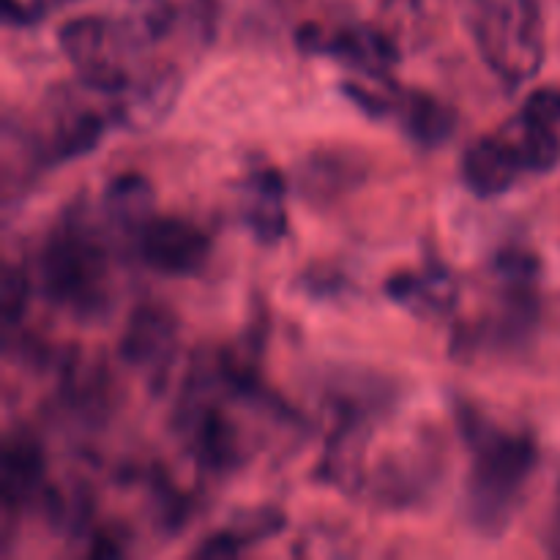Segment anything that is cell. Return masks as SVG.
Wrapping results in <instances>:
<instances>
[{
    "label": "cell",
    "instance_id": "1",
    "mask_svg": "<svg viewBox=\"0 0 560 560\" xmlns=\"http://www.w3.org/2000/svg\"><path fill=\"white\" fill-rule=\"evenodd\" d=\"M463 432L474 457L468 476V517L481 534H501L536 468V443L525 432L501 430L468 408L463 410Z\"/></svg>",
    "mask_w": 560,
    "mask_h": 560
},
{
    "label": "cell",
    "instance_id": "2",
    "mask_svg": "<svg viewBox=\"0 0 560 560\" xmlns=\"http://www.w3.org/2000/svg\"><path fill=\"white\" fill-rule=\"evenodd\" d=\"M470 31L485 63L509 88L539 71L545 25L536 0H474Z\"/></svg>",
    "mask_w": 560,
    "mask_h": 560
},
{
    "label": "cell",
    "instance_id": "3",
    "mask_svg": "<svg viewBox=\"0 0 560 560\" xmlns=\"http://www.w3.org/2000/svg\"><path fill=\"white\" fill-rule=\"evenodd\" d=\"M109 260L91 228L66 222L49 233L38 257V290L63 310L93 312L104 301Z\"/></svg>",
    "mask_w": 560,
    "mask_h": 560
},
{
    "label": "cell",
    "instance_id": "4",
    "mask_svg": "<svg viewBox=\"0 0 560 560\" xmlns=\"http://www.w3.org/2000/svg\"><path fill=\"white\" fill-rule=\"evenodd\" d=\"M295 42H299L304 52L331 55V58L353 66L355 71L377 82H388V71L399 60L392 38L372 25H355L326 33L315 22H306L295 33Z\"/></svg>",
    "mask_w": 560,
    "mask_h": 560
},
{
    "label": "cell",
    "instance_id": "5",
    "mask_svg": "<svg viewBox=\"0 0 560 560\" xmlns=\"http://www.w3.org/2000/svg\"><path fill=\"white\" fill-rule=\"evenodd\" d=\"M109 42V22L104 16L85 14L74 16V20L63 22L58 27V44L66 52V58L74 63L80 71L82 82L91 91L107 93H124L131 88V77L126 74L124 66L107 55Z\"/></svg>",
    "mask_w": 560,
    "mask_h": 560
},
{
    "label": "cell",
    "instance_id": "6",
    "mask_svg": "<svg viewBox=\"0 0 560 560\" xmlns=\"http://www.w3.org/2000/svg\"><path fill=\"white\" fill-rule=\"evenodd\" d=\"M145 266L164 277H195L211 257L206 230L180 217H153L137 235Z\"/></svg>",
    "mask_w": 560,
    "mask_h": 560
},
{
    "label": "cell",
    "instance_id": "7",
    "mask_svg": "<svg viewBox=\"0 0 560 560\" xmlns=\"http://www.w3.org/2000/svg\"><path fill=\"white\" fill-rule=\"evenodd\" d=\"M178 342V320L162 304H140L126 320L118 355L135 370H162Z\"/></svg>",
    "mask_w": 560,
    "mask_h": 560
},
{
    "label": "cell",
    "instance_id": "8",
    "mask_svg": "<svg viewBox=\"0 0 560 560\" xmlns=\"http://www.w3.org/2000/svg\"><path fill=\"white\" fill-rule=\"evenodd\" d=\"M366 173H370L366 156L355 148H320L304 159L295 180H299V191L304 200L315 202V206H328L337 197L364 184Z\"/></svg>",
    "mask_w": 560,
    "mask_h": 560
},
{
    "label": "cell",
    "instance_id": "9",
    "mask_svg": "<svg viewBox=\"0 0 560 560\" xmlns=\"http://www.w3.org/2000/svg\"><path fill=\"white\" fill-rule=\"evenodd\" d=\"M517 153L509 145L503 135H485L476 137L463 151L459 162V175L463 184L474 191L476 197H501L514 189V184L523 175Z\"/></svg>",
    "mask_w": 560,
    "mask_h": 560
},
{
    "label": "cell",
    "instance_id": "10",
    "mask_svg": "<svg viewBox=\"0 0 560 560\" xmlns=\"http://www.w3.org/2000/svg\"><path fill=\"white\" fill-rule=\"evenodd\" d=\"M284 197H288V184H284V175L279 170H255L244 180V211H241V219L249 228V233L262 244H273V241L284 238V233H288Z\"/></svg>",
    "mask_w": 560,
    "mask_h": 560
},
{
    "label": "cell",
    "instance_id": "11",
    "mask_svg": "<svg viewBox=\"0 0 560 560\" xmlns=\"http://www.w3.org/2000/svg\"><path fill=\"white\" fill-rule=\"evenodd\" d=\"M405 135L421 148H438L457 129V109L427 91H399L394 96Z\"/></svg>",
    "mask_w": 560,
    "mask_h": 560
},
{
    "label": "cell",
    "instance_id": "12",
    "mask_svg": "<svg viewBox=\"0 0 560 560\" xmlns=\"http://www.w3.org/2000/svg\"><path fill=\"white\" fill-rule=\"evenodd\" d=\"M44 487V454L31 435H11L0 459V495L5 506H25Z\"/></svg>",
    "mask_w": 560,
    "mask_h": 560
},
{
    "label": "cell",
    "instance_id": "13",
    "mask_svg": "<svg viewBox=\"0 0 560 560\" xmlns=\"http://www.w3.org/2000/svg\"><path fill=\"white\" fill-rule=\"evenodd\" d=\"M386 295L416 315H443L457 301V282L443 266H432L427 271L392 277L386 282Z\"/></svg>",
    "mask_w": 560,
    "mask_h": 560
},
{
    "label": "cell",
    "instance_id": "14",
    "mask_svg": "<svg viewBox=\"0 0 560 560\" xmlns=\"http://www.w3.org/2000/svg\"><path fill=\"white\" fill-rule=\"evenodd\" d=\"M153 186L142 173H120L104 189V213L124 233H142L153 219Z\"/></svg>",
    "mask_w": 560,
    "mask_h": 560
},
{
    "label": "cell",
    "instance_id": "15",
    "mask_svg": "<svg viewBox=\"0 0 560 560\" xmlns=\"http://www.w3.org/2000/svg\"><path fill=\"white\" fill-rule=\"evenodd\" d=\"M191 448L200 465L211 470H230L241 463V438L233 421L219 410H200L191 430Z\"/></svg>",
    "mask_w": 560,
    "mask_h": 560
},
{
    "label": "cell",
    "instance_id": "16",
    "mask_svg": "<svg viewBox=\"0 0 560 560\" xmlns=\"http://www.w3.org/2000/svg\"><path fill=\"white\" fill-rule=\"evenodd\" d=\"M501 135L514 148L525 173L545 175L560 164V135L556 126L534 124V120L517 115L514 120H509Z\"/></svg>",
    "mask_w": 560,
    "mask_h": 560
},
{
    "label": "cell",
    "instance_id": "17",
    "mask_svg": "<svg viewBox=\"0 0 560 560\" xmlns=\"http://www.w3.org/2000/svg\"><path fill=\"white\" fill-rule=\"evenodd\" d=\"M104 135V118L96 113H77L66 118L63 124L55 129L52 140L47 145V164L71 162L85 153H91L98 145Z\"/></svg>",
    "mask_w": 560,
    "mask_h": 560
},
{
    "label": "cell",
    "instance_id": "18",
    "mask_svg": "<svg viewBox=\"0 0 560 560\" xmlns=\"http://www.w3.org/2000/svg\"><path fill=\"white\" fill-rule=\"evenodd\" d=\"M175 9L170 0H129L124 33L131 42H153L173 25Z\"/></svg>",
    "mask_w": 560,
    "mask_h": 560
},
{
    "label": "cell",
    "instance_id": "19",
    "mask_svg": "<svg viewBox=\"0 0 560 560\" xmlns=\"http://www.w3.org/2000/svg\"><path fill=\"white\" fill-rule=\"evenodd\" d=\"M238 517L241 520H235L228 530L238 539V545L244 547V550L249 545H257V541L268 539V536L279 534V530L284 528V517L277 509H255V512H244L238 514Z\"/></svg>",
    "mask_w": 560,
    "mask_h": 560
},
{
    "label": "cell",
    "instance_id": "20",
    "mask_svg": "<svg viewBox=\"0 0 560 560\" xmlns=\"http://www.w3.org/2000/svg\"><path fill=\"white\" fill-rule=\"evenodd\" d=\"M27 299H31L27 273L16 266H5L3 282H0V315H3L5 326L20 323V317L27 310Z\"/></svg>",
    "mask_w": 560,
    "mask_h": 560
},
{
    "label": "cell",
    "instance_id": "21",
    "mask_svg": "<svg viewBox=\"0 0 560 560\" xmlns=\"http://www.w3.org/2000/svg\"><path fill=\"white\" fill-rule=\"evenodd\" d=\"M523 118L534 120V124L560 126V85H541L525 96L520 113Z\"/></svg>",
    "mask_w": 560,
    "mask_h": 560
},
{
    "label": "cell",
    "instance_id": "22",
    "mask_svg": "<svg viewBox=\"0 0 560 560\" xmlns=\"http://www.w3.org/2000/svg\"><path fill=\"white\" fill-rule=\"evenodd\" d=\"M244 552V547L238 545L233 534L228 528L219 530V534H211L202 539V545L195 550V558L202 560H222V558H235Z\"/></svg>",
    "mask_w": 560,
    "mask_h": 560
},
{
    "label": "cell",
    "instance_id": "23",
    "mask_svg": "<svg viewBox=\"0 0 560 560\" xmlns=\"http://www.w3.org/2000/svg\"><path fill=\"white\" fill-rule=\"evenodd\" d=\"M0 14H3L5 25H31V22H36L44 11L38 9L36 3L25 5L20 3V0H3V11H0Z\"/></svg>",
    "mask_w": 560,
    "mask_h": 560
},
{
    "label": "cell",
    "instance_id": "24",
    "mask_svg": "<svg viewBox=\"0 0 560 560\" xmlns=\"http://www.w3.org/2000/svg\"><path fill=\"white\" fill-rule=\"evenodd\" d=\"M545 541H547V550H550L552 556H560V501H558L556 512H552L550 525H547Z\"/></svg>",
    "mask_w": 560,
    "mask_h": 560
},
{
    "label": "cell",
    "instance_id": "25",
    "mask_svg": "<svg viewBox=\"0 0 560 560\" xmlns=\"http://www.w3.org/2000/svg\"><path fill=\"white\" fill-rule=\"evenodd\" d=\"M33 3H36L38 9H42L44 14H47L49 9H55V5H63V3H69V0H33Z\"/></svg>",
    "mask_w": 560,
    "mask_h": 560
}]
</instances>
